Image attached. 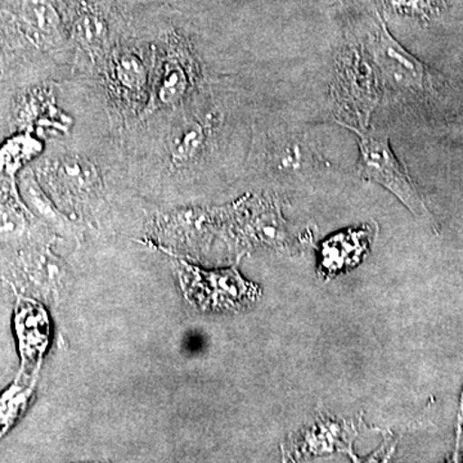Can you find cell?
Here are the masks:
<instances>
[{
    "mask_svg": "<svg viewBox=\"0 0 463 463\" xmlns=\"http://www.w3.org/2000/svg\"><path fill=\"white\" fill-rule=\"evenodd\" d=\"M347 44L337 76V102L352 112L355 127H367L371 112L383 99L423 97L435 90L428 66L408 53L377 17L364 38Z\"/></svg>",
    "mask_w": 463,
    "mask_h": 463,
    "instance_id": "cell-1",
    "label": "cell"
},
{
    "mask_svg": "<svg viewBox=\"0 0 463 463\" xmlns=\"http://www.w3.org/2000/svg\"><path fill=\"white\" fill-rule=\"evenodd\" d=\"M358 139L359 160L356 170L362 178L379 183L401 200L414 215L431 219L421 194L408 175L407 170L399 163L389 142V133L383 129H367V127H350Z\"/></svg>",
    "mask_w": 463,
    "mask_h": 463,
    "instance_id": "cell-2",
    "label": "cell"
},
{
    "mask_svg": "<svg viewBox=\"0 0 463 463\" xmlns=\"http://www.w3.org/2000/svg\"><path fill=\"white\" fill-rule=\"evenodd\" d=\"M181 279L185 295L203 307H234L254 298L251 286L236 270L203 272L183 265Z\"/></svg>",
    "mask_w": 463,
    "mask_h": 463,
    "instance_id": "cell-3",
    "label": "cell"
},
{
    "mask_svg": "<svg viewBox=\"0 0 463 463\" xmlns=\"http://www.w3.org/2000/svg\"><path fill=\"white\" fill-rule=\"evenodd\" d=\"M14 323L21 358L18 376L38 374L43 356L50 345L51 323L47 312L33 298H20Z\"/></svg>",
    "mask_w": 463,
    "mask_h": 463,
    "instance_id": "cell-4",
    "label": "cell"
},
{
    "mask_svg": "<svg viewBox=\"0 0 463 463\" xmlns=\"http://www.w3.org/2000/svg\"><path fill=\"white\" fill-rule=\"evenodd\" d=\"M265 160L279 172L300 170L318 161L316 147L309 136L294 128H279L268 137L265 143Z\"/></svg>",
    "mask_w": 463,
    "mask_h": 463,
    "instance_id": "cell-5",
    "label": "cell"
},
{
    "mask_svg": "<svg viewBox=\"0 0 463 463\" xmlns=\"http://www.w3.org/2000/svg\"><path fill=\"white\" fill-rule=\"evenodd\" d=\"M50 184L67 203H81L99 190V178L91 164L81 157H65L52 166Z\"/></svg>",
    "mask_w": 463,
    "mask_h": 463,
    "instance_id": "cell-6",
    "label": "cell"
},
{
    "mask_svg": "<svg viewBox=\"0 0 463 463\" xmlns=\"http://www.w3.org/2000/svg\"><path fill=\"white\" fill-rule=\"evenodd\" d=\"M14 16L30 41L47 44L60 39L61 18L50 0H18Z\"/></svg>",
    "mask_w": 463,
    "mask_h": 463,
    "instance_id": "cell-7",
    "label": "cell"
},
{
    "mask_svg": "<svg viewBox=\"0 0 463 463\" xmlns=\"http://www.w3.org/2000/svg\"><path fill=\"white\" fill-rule=\"evenodd\" d=\"M30 230L29 212L12 188L0 184V248H16Z\"/></svg>",
    "mask_w": 463,
    "mask_h": 463,
    "instance_id": "cell-8",
    "label": "cell"
},
{
    "mask_svg": "<svg viewBox=\"0 0 463 463\" xmlns=\"http://www.w3.org/2000/svg\"><path fill=\"white\" fill-rule=\"evenodd\" d=\"M18 259L21 261L24 279L33 288H38L42 292H51L60 285L62 279L60 261L51 254L50 250L30 248L24 250Z\"/></svg>",
    "mask_w": 463,
    "mask_h": 463,
    "instance_id": "cell-9",
    "label": "cell"
},
{
    "mask_svg": "<svg viewBox=\"0 0 463 463\" xmlns=\"http://www.w3.org/2000/svg\"><path fill=\"white\" fill-rule=\"evenodd\" d=\"M35 380L27 383L25 377L18 376L16 381L0 394V439L5 437L12 426L25 412L32 399Z\"/></svg>",
    "mask_w": 463,
    "mask_h": 463,
    "instance_id": "cell-10",
    "label": "cell"
},
{
    "mask_svg": "<svg viewBox=\"0 0 463 463\" xmlns=\"http://www.w3.org/2000/svg\"><path fill=\"white\" fill-rule=\"evenodd\" d=\"M206 134L203 125L197 121H187L181 125L170 138V155L176 165H184L199 156L205 147Z\"/></svg>",
    "mask_w": 463,
    "mask_h": 463,
    "instance_id": "cell-11",
    "label": "cell"
},
{
    "mask_svg": "<svg viewBox=\"0 0 463 463\" xmlns=\"http://www.w3.org/2000/svg\"><path fill=\"white\" fill-rule=\"evenodd\" d=\"M21 194H23L26 205L39 218L53 225V227H63L62 215L57 212L53 203L48 199L47 194L42 190L32 172L24 174L23 179H21Z\"/></svg>",
    "mask_w": 463,
    "mask_h": 463,
    "instance_id": "cell-12",
    "label": "cell"
},
{
    "mask_svg": "<svg viewBox=\"0 0 463 463\" xmlns=\"http://www.w3.org/2000/svg\"><path fill=\"white\" fill-rule=\"evenodd\" d=\"M188 88V79L184 70L179 65L166 67L158 87V99L165 105H173L184 96Z\"/></svg>",
    "mask_w": 463,
    "mask_h": 463,
    "instance_id": "cell-13",
    "label": "cell"
},
{
    "mask_svg": "<svg viewBox=\"0 0 463 463\" xmlns=\"http://www.w3.org/2000/svg\"><path fill=\"white\" fill-rule=\"evenodd\" d=\"M116 79L125 90H141L146 84V70L141 61L133 54H125L118 58L115 67Z\"/></svg>",
    "mask_w": 463,
    "mask_h": 463,
    "instance_id": "cell-14",
    "label": "cell"
},
{
    "mask_svg": "<svg viewBox=\"0 0 463 463\" xmlns=\"http://www.w3.org/2000/svg\"><path fill=\"white\" fill-rule=\"evenodd\" d=\"M76 38L87 47L99 48L106 39V25L102 18L91 12H85L76 21Z\"/></svg>",
    "mask_w": 463,
    "mask_h": 463,
    "instance_id": "cell-15",
    "label": "cell"
}]
</instances>
